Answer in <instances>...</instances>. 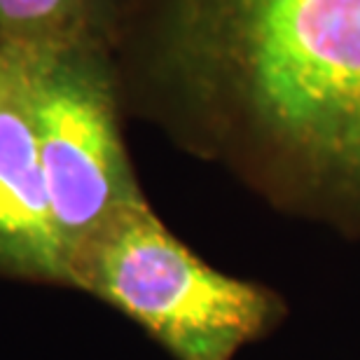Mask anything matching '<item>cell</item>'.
<instances>
[{
  "label": "cell",
  "mask_w": 360,
  "mask_h": 360,
  "mask_svg": "<svg viewBox=\"0 0 360 360\" xmlns=\"http://www.w3.org/2000/svg\"><path fill=\"white\" fill-rule=\"evenodd\" d=\"M110 49L127 112L360 239V0H129Z\"/></svg>",
  "instance_id": "obj_1"
},
{
  "label": "cell",
  "mask_w": 360,
  "mask_h": 360,
  "mask_svg": "<svg viewBox=\"0 0 360 360\" xmlns=\"http://www.w3.org/2000/svg\"><path fill=\"white\" fill-rule=\"evenodd\" d=\"M68 285L117 309L176 360H234L288 316L276 290L215 269L139 201L68 260Z\"/></svg>",
  "instance_id": "obj_2"
},
{
  "label": "cell",
  "mask_w": 360,
  "mask_h": 360,
  "mask_svg": "<svg viewBox=\"0 0 360 360\" xmlns=\"http://www.w3.org/2000/svg\"><path fill=\"white\" fill-rule=\"evenodd\" d=\"M0 54L24 91L68 264L115 213L146 201L122 136L112 49L80 42Z\"/></svg>",
  "instance_id": "obj_3"
},
{
  "label": "cell",
  "mask_w": 360,
  "mask_h": 360,
  "mask_svg": "<svg viewBox=\"0 0 360 360\" xmlns=\"http://www.w3.org/2000/svg\"><path fill=\"white\" fill-rule=\"evenodd\" d=\"M0 274L68 285L28 105L12 63L0 54Z\"/></svg>",
  "instance_id": "obj_4"
},
{
  "label": "cell",
  "mask_w": 360,
  "mask_h": 360,
  "mask_svg": "<svg viewBox=\"0 0 360 360\" xmlns=\"http://www.w3.org/2000/svg\"><path fill=\"white\" fill-rule=\"evenodd\" d=\"M129 0H0V49L98 42L112 47Z\"/></svg>",
  "instance_id": "obj_5"
}]
</instances>
